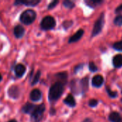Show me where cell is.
Masks as SVG:
<instances>
[{"label":"cell","mask_w":122,"mask_h":122,"mask_svg":"<svg viewBox=\"0 0 122 122\" xmlns=\"http://www.w3.org/2000/svg\"><path fill=\"white\" fill-rule=\"evenodd\" d=\"M64 92V84L61 81L54 83L50 88L49 92V99L50 102L58 100L62 95Z\"/></svg>","instance_id":"1"},{"label":"cell","mask_w":122,"mask_h":122,"mask_svg":"<svg viewBox=\"0 0 122 122\" xmlns=\"http://www.w3.org/2000/svg\"><path fill=\"white\" fill-rule=\"evenodd\" d=\"M36 14L32 9H28L24 11L20 16V21L24 24H31L36 19Z\"/></svg>","instance_id":"2"},{"label":"cell","mask_w":122,"mask_h":122,"mask_svg":"<svg viewBox=\"0 0 122 122\" xmlns=\"http://www.w3.org/2000/svg\"><path fill=\"white\" fill-rule=\"evenodd\" d=\"M45 106L44 104H41L39 106H36L34 111L31 114V122H40L44 112L45 111Z\"/></svg>","instance_id":"3"},{"label":"cell","mask_w":122,"mask_h":122,"mask_svg":"<svg viewBox=\"0 0 122 122\" xmlns=\"http://www.w3.org/2000/svg\"><path fill=\"white\" fill-rule=\"evenodd\" d=\"M56 26V21L51 16H45L41 22V28L43 30H50Z\"/></svg>","instance_id":"4"},{"label":"cell","mask_w":122,"mask_h":122,"mask_svg":"<svg viewBox=\"0 0 122 122\" xmlns=\"http://www.w3.org/2000/svg\"><path fill=\"white\" fill-rule=\"evenodd\" d=\"M104 25V14L102 13L99 17L98 18V19L96 21L94 26V29L92 30V36H95L97 35H98L102 30L103 26Z\"/></svg>","instance_id":"5"},{"label":"cell","mask_w":122,"mask_h":122,"mask_svg":"<svg viewBox=\"0 0 122 122\" xmlns=\"http://www.w3.org/2000/svg\"><path fill=\"white\" fill-rule=\"evenodd\" d=\"M40 3V0H17L15 1V4H24L29 6H35Z\"/></svg>","instance_id":"6"},{"label":"cell","mask_w":122,"mask_h":122,"mask_svg":"<svg viewBox=\"0 0 122 122\" xmlns=\"http://www.w3.org/2000/svg\"><path fill=\"white\" fill-rule=\"evenodd\" d=\"M19 89L16 86H12L8 90V94L9 97L12 99H17L19 97Z\"/></svg>","instance_id":"7"},{"label":"cell","mask_w":122,"mask_h":122,"mask_svg":"<svg viewBox=\"0 0 122 122\" xmlns=\"http://www.w3.org/2000/svg\"><path fill=\"white\" fill-rule=\"evenodd\" d=\"M41 92L37 89H35L34 90L31 91V92L30 93V99L33 101V102H38L41 99Z\"/></svg>","instance_id":"8"},{"label":"cell","mask_w":122,"mask_h":122,"mask_svg":"<svg viewBox=\"0 0 122 122\" xmlns=\"http://www.w3.org/2000/svg\"><path fill=\"white\" fill-rule=\"evenodd\" d=\"M14 71H15V74L17 77L20 78L21 76H24L25 71H26V67L19 64H17L16 66H15V69H14Z\"/></svg>","instance_id":"9"},{"label":"cell","mask_w":122,"mask_h":122,"mask_svg":"<svg viewBox=\"0 0 122 122\" xmlns=\"http://www.w3.org/2000/svg\"><path fill=\"white\" fill-rule=\"evenodd\" d=\"M84 31L83 29H79V31H77L72 36H71L69 39V43H74L76 42L77 41H79L83 36Z\"/></svg>","instance_id":"10"},{"label":"cell","mask_w":122,"mask_h":122,"mask_svg":"<svg viewBox=\"0 0 122 122\" xmlns=\"http://www.w3.org/2000/svg\"><path fill=\"white\" fill-rule=\"evenodd\" d=\"M25 33L24 28L21 25H17L14 27V34L16 38H21Z\"/></svg>","instance_id":"11"},{"label":"cell","mask_w":122,"mask_h":122,"mask_svg":"<svg viewBox=\"0 0 122 122\" xmlns=\"http://www.w3.org/2000/svg\"><path fill=\"white\" fill-rule=\"evenodd\" d=\"M104 83V78L101 75H97L92 79V85L95 87H100Z\"/></svg>","instance_id":"12"},{"label":"cell","mask_w":122,"mask_h":122,"mask_svg":"<svg viewBox=\"0 0 122 122\" xmlns=\"http://www.w3.org/2000/svg\"><path fill=\"white\" fill-rule=\"evenodd\" d=\"M36 107V106H35L33 104L26 103L25 105L23 106V107H22V112L24 113H25V114H31L34 111Z\"/></svg>","instance_id":"13"},{"label":"cell","mask_w":122,"mask_h":122,"mask_svg":"<svg viewBox=\"0 0 122 122\" xmlns=\"http://www.w3.org/2000/svg\"><path fill=\"white\" fill-rule=\"evenodd\" d=\"M64 102L65 104H66L67 106H69L70 107H74L76 106L75 99L74 98V97L71 94H69L66 97V99L64 100Z\"/></svg>","instance_id":"14"},{"label":"cell","mask_w":122,"mask_h":122,"mask_svg":"<svg viewBox=\"0 0 122 122\" xmlns=\"http://www.w3.org/2000/svg\"><path fill=\"white\" fill-rule=\"evenodd\" d=\"M109 121L111 122H122V117L117 112H112L109 117Z\"/></svg>","instance_id":"15"},{"label":"cell","mask_w":122,"mask_h":122,"mask_svg":"<svg viewBox=\"0 0 122 122\" xmlns=\"http://www.w3.org/2000/svg\"><path fill=\"white\" fill-rule=\"evenodd\" d=\"M113 65L116 68H120L122 66V55L117 54L113 58Z\"/></svg>","instance_id":"16"},{"label":"cell","mask_w":122,"mask_h":122,"mask_svg":"<svg viewBox=\"0 0 122 122\" xmlns=\"http://www.w3.org/2000/svg\"><path fill=\"white\" fill-rule=\"evenodd\" d=\"M80 84H81L82 92H86L88 90V88H89V78L87 76H86L85 78L81 79V81L80 82Z\"/></svg>","instance_id":"17"},{"label":"cell","mask_w":122,"mask_h":122,"mask_svg":"<svg viewBox=\"0 0 122 122\" xmlns=\"http://www.w3.org/2000/svg\"><path fill=\"white\" fill-rule=\"evenodd\" d=\"M85 3H86V4L88 6L94 8V7H96L97 6L102 4L103 1H99V0H86V1H85Z\"/></svg>","instance_id":"18"},{"label":"cell","mask_w":122,"mask_h":122,"mask_svg":"<svg viewBox=\"0 0 122 122\" xmlns=\"http://www.w3.org/2000/svg\"><path fill=\"white\" fill-rule=\"evenodd\" d=\"M40 76H41V71L39 70V71L36 73V74L34 75V78H33V79H32V81H31V85H32V86H34V84H36L39 81V79H40Z\"/></svg>","instance_id":"19"},{"label":"cell","mask_w":122,"mask_h":122,"mask_svg":"<svg viewBox=\"0 0 122 122\" xmlns=\"http://www.w3.org/2000/svg\"><path fill=\"white\" fill-rule=\"evenodd\" d=\"M63 4L64 6L66 7V8H68V9H72L74 7L75 4L73 1H69V0H66L63 2Z\"/></svg>","instance_id":"20"},{"label":"cell","mask_w":122,"mask_h":122,"mask_svg":"<svg viewBox=\"0 0 122 122\" xmlns=\"http://www.w3.org/2000/svg\"><path fill=\"white\" fill-rule=\"evenodd\" d=\"M114 24L117 26H122V15H119L114 19Z\"/></svg>","instance_id":"21"},{"label":"cell","mask_w":122,"mask_h":122,"mask_svg":"<svg viewBox=\"0 0 122 122\" xmlns=\"http://www.w3.org/2000/svg\"><path fill=\"white\" fill-rule=\"evenodd\" d=\"M113 47H114V49H116L117 51H122V41H117V42L114 43V45H113Z\"/></svg>","instance_id":"22"},{"label":"cell","mask_w":122,"mask_h":122,"mask_svg":"<svg viewBox=\"0 0 122 122\" xmlns=\"http://www.w3.org/2000/svg\"><path fill=\"white\" fill-rule=\"evenodd\" d=\"M89 70L92 72H94V71H97L98 70V68L97 66V65L94 63V62H90L89 63Z\"/></svg>","instance_id":"23"},{"label":"cell","mask_w":122,"mask_h":122,"mask_svg":"<svg viewBox=\"0 0 122 122\" xmlns=\"http://www.w3.org/2000/svg\"><path fill=\"white\" fill-rule=\"evenodd\" d=\"M107 93H108V94L109 95V97H112V98H115V97L118 95V94H117V92H112V90L109 89V87H107Z\"/></svg>","instance_id":"24"},{"label":"cell","mask_w":122,"mask_h":122,"mask_svg":"<svg viewBox=\"0 0 122 122\" xmlns=\"http://www.w3.org/2000/svg\"><path fill=\"white\" fill-rule=\"evenodd\" d=\"M97 104H98V101H97V99H91V100L89 102V105L91 107H95L97 106Z\"/></svg>","instance_id":"25"},{"label":"cell","mask_w":122,"mask_h":122,"mask_svg":"<svg viewBox=\"0 0 122 122\" xmlns=\"http://www.w3.org/2000/svg\"><path fill=\"white\" fill-rule=\"evenodd\" d=\"M59 4V1H53L51 3H50L48 6V9H54L57 4Z\"/></svg>","instance_id":"26"},{"label":"cell","mask_w":122,"mask_h":122,"mask_svg":"<svg viewBox=\"0 0 122 122\" xmlns=\"http://www.w3.org/2000/svg\"><path fill=\"white\" fill-rule=\"evenodd\" d=\"M58 77H59L61 79H63V80H66V78H67V74L66 73L64 72V73H59V74H57L56 75Z\"/></svg>","instance_id":"27"},{"label":"cell","mask_w":122,"mask_h":122,"mask_svg":"<svg viewBox=\"0 0 122 122\" xmlns=\"http://www.w3.org/2000/svg\"><path fill=\"white\" fill-rule=\"evenodd\" d=\"M72 25V21H66L63 23V26L65 29H68Z\"/></svg>","instance_id":"28"},{"label":"cell","mask_w":122,"mask_h":122,"mask_svg":"<svg viewBox=\"0 0 122 122\" xmlns=\"http://www.w3.org/2000/svg\"><path fill=\"white\" fill-rule=\"evenodd\" d=\"M119 12H122V4L116 9V13H119Z\"/></svg>","instance_id":"29"},{"label":"cell","mask_w":122,"mask_h":122,"mask_svg":"<svg viewBox=\"0 0 122 122\" xmlns=\"http://www.w3.org/2000/svg\"><path fill=\"white\" fill-rule=\"evenodd\" d=\"M83 122H92V121L90 119H86Z\"/></svg>","instance_id":"30"},{"label":"cell","mask_w":122,"mask_h":122,"mask_svg":"<svg viewBox=\"0 0 122 122\" xmlns=\"http://www.w3.org/2000/svg\"><path fill=\"white\" fill-rule=\"evenodd\" d=\"M16 122V121H15V120H10L9 122Z\"/></svg>","instance_id":"31"},{"label":"cell","mask_w":122,"mask_h":122,"mask_svg":"<svg viewBox=\"0 0 122 122\" xmlns=\"http://www.w3.org/2000/svg\"><path fill=\"white\" fill-rule=\"evenodd\" d=\"M1 79H2V76H1V74H0V81H1Z\"/></svg>","instance_id":"32"}]
</instances>
